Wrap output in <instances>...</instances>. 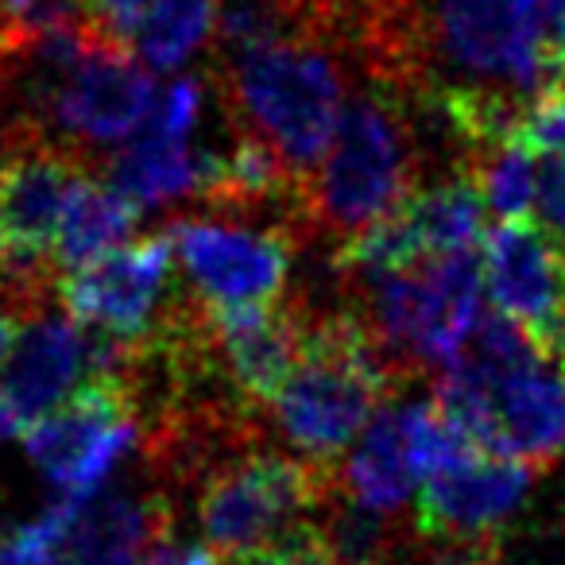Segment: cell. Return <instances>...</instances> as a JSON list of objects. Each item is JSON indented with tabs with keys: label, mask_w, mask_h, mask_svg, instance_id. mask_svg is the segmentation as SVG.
Segmentation results:
<instances>
[{
	"label": "cell",
	"mask_w": 565,
	"mask_h": 565,
	"mask_svg": "<svg viewBox=\"0 0 565 565\" xmlns=\"http://www.w3.org/2000/svg\"><path fill=\"white\" fill-rule=\"evenodd\" d=\"M217 557H221L217 550H210L205 542L167 539L163 546H156L148 557H143V565H221Z\"/></svg>",
	"instance_id": "cell-26"
},
{
	"label": "cell",
	"mask_w": 565,
	"mask_h": 565,
	"mask_svg": "<svg viewBox=\"0 0 565 565\" xmlns=\"http://www.w3.org/2000/svg\"><path fill=\"white\" fill-rule=\"evenodd\" d=\"M120 369H125L120 349L89 333L66 310L40 307L24 318L9 356L0 364V399L24 430L35 418L74 399L89 380Z\"/></svg>",
	"instance_id": "cell-12"
},
{
	"label": "cell",
	"mask_w": 565,
	"mask_h": 565,
	"mask_svg": "<svg viewBox=\"0 0 565 565\" xmlns=\"http://www.w3.org/2000/svg\"><path fill=\"white\" fill-rule=\"evenodd\" d=\"M330 495L326 469L252 441L198 480L194 515L205 546L241 557L315 523Z\"/></svg>",
	"instance_id": "cell-7"
},
{
	"label": "cell",
	"mask_w": 565,
	"mask_h": 565,
	"mask_svg": "<svg viewBox=\"0 0 565 565\" xmlns=\"http://www.w3.org/2000/svg\"><path fill=\"white\" fill-rule=\"evenodd\" d=\"M12 259H9V236H4V221H0V287L12 279Z\"/></svg>",
	"instance_id": "cell-29"
},
{
	"label": "cell",
	"mask_w": 565,
	"mask_h": 565,
	"mask_svg": "<svg viewBox=\"0 0 565 565\" xmlns=\"http://www.w3.org/2000/svg\"><path fill=\"white\" fill-rule=\"evenodd\" d=\"M287 4H291V9H295V12H299V0H287Z\"/></svg>",
	"instance_id": "cell-31"
},
{
	"label": "cell",
	"mask_w": 565,
	"mask_h": 565,
	"mask_svg": "<svg viewBox=\"0 0 565 565\" xmlns=\"http://www.w3.org/2000/svg\"><path fill=\"white\" fill-rule=\"evenodd\" d=\"M418 190V140L399 86L372 78L345 102L330 151L307 179V228L341 244L395 213Z\"/></svg>",
	"instance_id": "cell-5"
},
{
	"label": "cell",
	"mask_w": 565,
	"mask_h": 565,
	"mask_svg": "<svg viewBox=\"0 0 565 565\" xmlns=\"http://www.w3.org/2000/svg\"><path fill=\"white\" fill-rule=\"evenodd\" d=\"M74 500H58L43 515L0 534V565H66V531Z\"/></svg>",
	"instance_id": "cell-20"
},
{
	"label": "cell",
	"mask_w": 565,
	"mask_h": 565,
	"mask_svg": "<svg viewBox=\"0 0 565 565\" xmlns=\"http://www.w3.org/2000/svg\"><path fill=\"white\" fill-rule=\"evenodd\" d=\"M233 565H341V562L333 557V550L326 546L318 523H307V526H299V531L267 542V546L252 550V554H241Z\"/></svg>",
	"instance_id": "cell-22"
},
{
	"label": "cell",
	"mask_w": 565,
	"mask_h": 565,
	"mask_svg": "<svg viewBox=\"0 0 565 565\" xmlns=\"http://www.w3.org/2000/svg\"><path fill=\"white\" fill-rule=\"evenodd\" d=\"M174 264L210 310L271 307L295 267V228H259L233 217H182L163 228Z\"/></svg>",
	"instance_id": "cell-10"
},
{
	"label": "cell",
	"mask_w": 565,
	"mask_h": 565,
	"mask_svg": "<svg viewBox=\"0 0 565 565\" xmlns=\"http://www.w3.org/2000/svg\"><path fill=\"white\" fill-rule=\"evenodd\" d=\"M546 55L554 82L565 78V0H550V28H546Z\"/></svg>",
	"instance_id": "cell-27"
},
{
	"label": "cell",
	"mask_w": 565,
	"mask_h": 565,
	"mask_svg": "<svg viewBox=\"0 0 565 565\" xmlns=\"http://www.w3.org/2000/svg\"><path fill=\"white\" fill-rule=\"evenodd\" d=\"M438 565H495V546L480 542V546H449L446 557H438Z\"/></svg>",
	"instance_id": "cell-28"
},
{
	"label": "cell",
	"mask_w": 565,
	"mask_h": 565,
	"mask_svg": "<svg viewBox=\"0 0 565 565\" xmlns=\"http://www.w3.org/2000/svg\"><path fill=\"white\" fill-rule=\"evenodd\" d=\"M171 500L156 488H113L74 500L66 565H143L167 542Z\"/></svg>",
	"instance_id": "cell-15"
},
{
	"label": "cell",
	"mask_w": 565,
	"mask_h": 565,
	"mask_svg": "<svg viewBox=\"0 0 565 565\" xmlns=\"http://www.w3.org/2000/svg\"><path fill=\"white\" fill-rule=\"evenodd\" d=\"M47 299H51L47 291H35V287H24V282H17V279H9L0 287V364L9 356L24 318L35 315L40 307H47Z\"/></svg>",
	"instance_id": "cell-23"
},
{
	"label": "cell",
	"mask_w": 565,
	"mask_h": 565,
	"mask_svg": "<svg viewBox=\"0 0 565 565\" xmlns=\"http://www.w3.org/2000/svg\"><path fill=\"white\" fill-rule=\"evenodd\" d=\"M174 248L167 233H151L113 248L109 256L58 275L55 302L89 333L136 356L156 345L179 315L174 299Z\"/></svg>",
	"instance_id": "cell-8"
},
{
	"label": "cell",
	"mask_w": 565,
	"mask_h": 565,
	"mask_svg": "<svg viewBox=\"0 0 565 565\" xmlns=\"http://www.w3.org/2000/svg\"><path fill=\"white\" fill-rule=\"evenodd\" d=\"M89 159L35 132L4 136L0 143V221L9 236L12 279L55 287V241L63 213Z\"/></svg>",
	"instance_id": "cell-11"
},
{
	"label": "cell",
	"mask_w": 565,
	"mask_h": 565,
	"mask_svg": "<svg viewBox=\"0 0 565 565\" xmlns=\"http://www.w3.org/2000/svg\"><path fill=\"white\" fill-rule=\"evenodd\" d=\"M345 51L326 35L302 32L217 63V97L228 125L252 132L282 156L302 182L318 171L345 113Z\"/></svg>",
	"instance_id": "cell-3"
},
{
	"label": "cell",
	"mask_w": 565,
	"mask_h": 565,
	"mask_svg": "<svg viewBox=\"0 0 565 565\" xmlns=\"http://www.w3.org/2000/svg\"><path fill=\"white\" fill-rule=\"evenodd\" d=\"M205 315V349L221 384L248 411H267L279 395L282 380L291 376L310 330L307 302H271V307H236Z\"/></svg>",
	"instance_id": "cell-14"
},
{
	"label": "cell",
	"mask_w": 565,
	"mask_h": 565,
	"mask_svg": "<svg viewBox=\"0 0 565 565\" xmlns=\"http://www.w3.org/2000/svg\"><path fill=\"white\" fill-rule=\"evenodd\" d=\"M24 454L63 500L105 492L143 438V411L132 380L120 372L89 380L74 399L24 426Z\"/></svg>",
	"instance_id": "cell-9"
},
{
	"label": "cell",
	"mask_w": 565,
	"mask_h": 565,
	"mask_svg": "<svg viewBox=\"0 0 565 565\" xmlns=\"http://www.w3.org/2000/svg\"><path fill=\"white\" fill-rule=\"evenodd\" d=\"M539 225H546L557 241L565 244V159H550L542 163V179H539Z\"/></svg>",
	"instance_id": "cell-24"
},
{
	"label": "cell",
	"mask_w": 565,
	"mask_h": 565,
	"mask_svg": "<svg viewBox=\"0 0 565 565\" xmlns=\"http://www.w3.org/2000/svg\"><path fill=\"white\" fill-rule=\"evenodd\" d=\"M438 407L469 446L542 465L565 446V372L508 318H484L454 369L438 380Z\"/></svg>",
	"instance_id": "cell-2"
},
{
	"label": "cell",
	"mask_w": 565,
	"mask_h": 565,
	"mask_svg": "<svg viewBox=\"0 0 565 565\" xmlns=\"http://www.w3.org/2000/svg\"><path fill=\"white\" fill-rule=\"evenodd\" d=\"M86 9L109 40H117L128 47V40H132L143 9H148V0H86Z\"/></svg>",
	"instance_id": "cell-25"
},
{
	"label": "cell",
	"mask_w": 565,
	"mask_h": 565,
	"mask_svg": "<svg viewBox=\"0 0 565 565\" xmlns=\"http://www.w3.org/2000/svg\"><path fill=\"white\" fill-rule=\"evenodd\" d=\"M217 17L221 0H148L128 51H136L151 71H182L205 51L217 32Z\"/></svg>",
	"instance_id": "cell-18"
},
{
	"label": "cell",
	"mask_w": 565,
	"mask_h": 565,
	"mask_svg": "<svg viewBox=\"0 0 565 565\" xmlns=\"http://www.w3.org/2000/svg\"><path fill=\"white\" fill-rule=\"evenodd\" d=\"M511 140L523 143L539 163L565 159V78L554 82V86H546L531 105H526Z\"/></svg>",
	"instance_id": "cell-21"
},
{
	"label": "cell",
	"mask_w": 565,
	"mask_h": 565,
	"mask_svg": "<svg viewBox=\"0 0 565 565\" xmlns=\"http://www.w3.org/2000/svg\"><path fill=\"white\" fill-rule=\"evenodd\" d=\"M399 387V372L364 318L356 310H333L310 318L299 361L267 411L302 461L333 472V461L356 446L364 426Z\"/></svg>",
	"instance_id": "cell-4"
},
{
	"label": "cell",
	"mask_w": 565,
	"mask_h": 565,
	"mask_svg": "<svg viewBox=\"0 0 565 565\" xmlns=\"http://www.w3.org/2000/svg\"><path fill=\"white\" fill-rule=\"evenodd\" d=\"M213 171H217V151L143 125L132 140L120 143V151L109 159L105 179L120 194L132 198L140 210H151V205H171L182 198L205 202Z\"/></svg>",
	"instance_id": "cell-16"
},
{
	"label": "cell",
	"mask_w": 565,
	"mask_h": 565,
	"mask_svg": "<svg viewBox=\"0 0 565 565\" xmlns=\"http://www.w3.org/2000/svg\"><path fill=\"white\" fill-rule=\"evenodd\" d=\"M546 28L550 0H418L403 94H446L484 156L515 136L539 86L554 78Z\"/></svg>",
	"instance_id": "cell-1"
},
{
	"label": "cell",
	"mask_w": 565,
	"mask_h": 565,
	"mask_svg": "<svg viewBox=\"0 0 565 565\" xmlns=\"http://www.w3.org/2000/svg\"><path fill=\"white\" fill-rule=\"evenodd\" d=\"M534 465L515 457L484 454L469 446L423 480L415 508V531L426 542L446 546H480L492 542L503 519L515 515L531 492Z\"/></svg>",
	"instance_id": "cell-13"
},
{
	"label": "cell",
	"mask_w": 565,
	"mask_h": 565,
	"mask_svg": "<svg viewBox=\"0 0 565 565\" xmlns=\"http://www.w3.org/2000/svg\"><path fill=\"white\" fill-rule=\"evenodd\" d=\"M12 430H20V426H17V418H12V411L4 407V399H0V441L9 438Z\"/></svg>",
	"instance_id": "cell-30"
},
{
	"label": "cell",
	"mask_w": 565,
	"mask_h": 565,
	"mask_svg": "<svg viewBox=\"0 0 565 565\" xmlns=\"http://www.w3.org/2000/svg\"><path fill=\"white\" fill-rule=\"evenodd\" d=\"M136 213H140V205L128 194H120L109 179H94V171L82 174L71 202H66L63 228L55 241V275L78 271V267L128 244Z\"/></svg>",
	"instance_id": "cell-17"
},
{
	"label": "cell",
	"mask_w": 565,
	"mask_h": 565,
	"mask_svg": "<svg viewBox=\"0 0 565 565\" xmlns=\"http://www.w3.org/2000/svg\"><path fill=\"white\" fill-rule=\"evenodd\" d=\"M369 333L403 384L423 372H446L484 326V271L472 252L361 279Z\"/></svg>",
	"instance_id": "cell-6"
},
{
	"label": "cell",
	"mask_w": 565,
	"mask_h": 565,
	"mask_svg": "<svg viewBox=\"0 0 565 565\" xmlns=\"http://www.w3.org/2000/svg\"><path fill=\"white\" fill-rule=\"evenodd\" d=\"M480 186H484L488 210H495L503 221H519L534 210L539 202V179H542V163L515 140L495 143L492 151L472 163Z\"/></svg>",
	"instance_id": "cell-19"
}]
</instances>
